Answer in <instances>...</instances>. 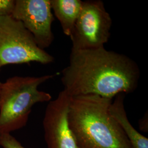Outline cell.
I'll return each instance as SVG.
<instances>
[{"instance_id":"6da1fadb","label":"cell","mask_w":148,"mask_h":148,"mask_svg":"<svg viewBox=\"0 0 148 148\" xmlns=\"http://www.w3.org/2000/svg\"><path fill=\"white\" fill-rule=\"evenodd\" d=\"M140 71L126 55L106 49H71L69 64L62 71V82L70 97L97 95L113 99L137 88Z\"/></svg>"},{"instance_id":"7a4b0ae2","label":"cell","mask_w":148,"mask_h":148,"mask_svg":"<svg viewBox=\"0 0 148 148\" xmlns=\"http://www.w3.org/2000/svg\"><path fill=\"white\" fill-rule=\"evenodd\" d=\"M113 99L93 95L71 97L70 127L79 148H133L112 116Z\"/></svg>"},{"instance_id":"3957f363","label":"cell","mask_w":148,"mask_h":148,"mask_svg":"<svg viewBox=\"0 0 148 148\" xmlns=\"http://www.w3.org/2000/svg\"><path fill=\"white\" fill-rule=\"evenodd\" d=\"M54 75L13 76L0 86V134H10L27 125L32 108L51 101L52 96L40 90V85Z\"/></svg>"},{"instance_id":"277c9868","label":"cell","mask_w":148,"mask_h":148,"mask_svg":"<svg viewBox=\"0 0 148 148\" xmlns=\"http://www.w3.org/2000/svg\"><path fill=\"white\" fill-rule=\"evenodd\" d=\"M54 58L37 46L21 21L11 16L0 17V64L53 63Z\"/></svg>"},{"instance_id":"5b68a950","label":"cell","mask_w":148,"mask_h":148,"mask_svg":"<svg viewBox=\"0 0 148 148\" xmlns=\"http://www.w3.org/2000/svg\"><path fill=\"white\" fill-rule=\"evenodd\" d=\"M112 19L103 1H83L82 10L70 36L73 49L104 47L110 36Z\"/></svg>"},{"instance_id":"8992f818","label":"cell","mask_w":148,"mask_h":148,"mask_svg":"<svg viewBox=\"0 0 148 148\" xmlns=\"http://www.w3.org/2000/svg\"><path fill=\"white\" fill-rule=\"evenodd\" d=\"M11 16L21 22L40 48L51 45L54 16L50 0H16Z\"/></svg>"},{"instance_id":"52a82bcc","label":"cell","mask_w":148,"mask_h":148,"mask_svg":"<svg viewBox=\"0 0 148 148\" xmlns=\"http://www.w3.org/2000/svg\"><path fill=\"white\" fill-rule=\"evenodd\" d=\"M70 101L71 97L63 90L47 106L43 126L47 148H79L69 126Z\"/></svg>"},{"instance_id":"ba28073f","label":"cell","mask_w":148,"mask_h":148,"mask_svg":"<svg viewBox=\"0 0 148 148\" xmlns=\"http://www.w3.org/2000/svg\"><path fill=\"white\" fill-rule=\"evenodd\" d=\"M125 94L115 97L109 108L111 116L121 127L133 148H148V138L138 132L128 119L125 109Z\"/></svg>"},{"instance_id":"9c48e42d","label":"cell","mask_w":148,"mask_h":148,"mask_svg":"<svg viewBox=\"0 0 148 148\" xmlns=\"http://www.w3.org/2000/svg\"><path fill=\"white\" fill-rule=\"evenodd\" d=\"M52 12L60 22L63 33L70 36L82 10L81 0H50Z\"/></svg>"},{"instance_id":"30bf717a","label":"cell","mask_w":148,"mask_h":148,"mask_svg":"<svg viewBox=\"0 0 148 148\" xmlns=\"http://www.w3.org/2000/svg\"><path fill=\"white\" fill-rule=\"evenodd\" d=\"M14 4V0H0V17L11 16Z\"/></svg>"},{"instance_id":"8fae6325","label":"cell","mask_w":148,"mask_h":148,"mask_svg":"<svg viewBox=\"0 0 148 148\" xmlns=\"http://www.w3.org/2000/svg\"><path fill=\"white\" fill-rule=\"evenodd\" d=\"M1 68H2V66H1V64H0V69H1Z\"/></svg>"},{"instance_id":"7c38bea8","label":"cell","mask_w":148,"mask_h":148,"mask_svg":"<svg viewBox=\"0 0 148 148\" xmlns=\"http://www.w3.org/2000/svg\"><path fill=\"white\" fill-rule=\"evenodd\" d=\"M1 82H0V86H1Z\"/></svg>"}]
</instances>
